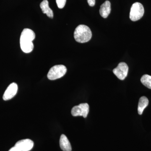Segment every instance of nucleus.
Here are the masks:
<instances>
[{
    "instance_id": "3",
    "label": "nucleus",
    "mask_w": 151,
    "mask_h": 151,
    "mask_svg": "<svg viewBox=\"0 0 151 151\" xmlns=\"http://www.w3.org/2000/svg\"><path fill=\"white\" fill-rule=\"evenodd\" d=\"M67 72L65 65H58L53 66L50 69L47 76L49 79L54 80L61 78Z\"/></svg>"
},
{
    "instance_id": "12",
    "label": "nucleus",
    "mask_w": 151,
    "mask_h": 151,
    "mask_svg": "<svg viewBox=\"0 0 151 151\" xmlns=\"http://www.w3.org/2000/svg\"><path fill=\"white\" fill-rule=\"evenodd\" d=\"M149 100L147 97L143 96L140 98L138 106V112L139 115H142L145 108L148 105Z\"/></svg>"
},
{
    "instance_id": "1",
    "label": "nucleus",
    "mask_w": 151,
    "mask_h": 151,
    "mask_svg": "<svg viewBox=\"0 0 151 151\" xmlns=\"http://www.w3.org/2000/svg\"><path fill=\"white\" fill-rule=\"evenodd\" d=\"M35 37V35L32 30L24 29L22 32L20 39L21 48L25 53H29L32 51L34 44L32 41Z\"/></svg>"
},
{
    "instance_id": "2",
    "label": "nucleus",
    "mask_w": 151,
    "mask_h": 151,
    "mask_svg": "<svg viewBox=\"0 0 151 151\" xmlns=\"http://www.w3.org/2000/svg\"><path fill=\"white\" fill-rule=\"evenodd\" d=\"M92 37L91 29L87 26L81 24L76 27L74 32L76 41L79 43H85L89 41Z\"/></svg>"
},
{
    "instance_id": "6",
    "label": "nucleus",
    "mask_w": 151,
    "mask_h": 151,
    "mask_svg": "<svg viewBox=\"0 0 151 151\" xmlns=\"http://www.w3.org/2000/svg\"><path fill=\"white\" fill-rule=\"evenodd\" d=\"M129 71V67L127 63H120L118 66L113 70L114 74L121 80H124L127 77Z\"/></svg>"
},
{
    "instance_id": "5",
    "label": "nucleus",
    "mask_w": 151,
    "mask_h": 151,
    "mask_svg": "<svg viewBox=\"0 0 151 151\" xmlns=\"http://www.w3.org/2000/svg\"><path fill=\"white\" fill-rule=\"evenodd\" d=\"M89 105L87 103H81L72 108L71 113L73 116H82L86 118L89 112Z\"/></svg>"
},
{
    "instance_id": "15",
    "label": "nucleus",
    "mask_w": 151,
    "mask_h": 151,
    "mask_svg": "<svg viewBox=\"0 0 151 151\" xmlns=\"http://www.w3.org/2000/svg\"><path fill=\"white\" fill-rule=\"evenodd\" d=\"M87 2L90 6H94L95 4V0H87Z\"/></svg>"
},
{
    "instance_id": "14",
    "label": "nucleus",
    "mask_w": 151,
    "mask_h": 151,
    "mask_svg": "<svg viewBox=\"0 0 151 151\" xmlns=\"http://www.w3.org/2000/svg\"><path fill=\"white\" fill-rule=\"evenodd\" d=\"M66 0H56L57 5L58 8L63 9L65 6Z\"/></svg>"
},
{
    "instance_id": "11",
    "label": "nucleus",
    "mask_w": 151,
    "mask_h": 151,
    "mask_svg": "<svg viewBox=\"0 0 151 151\" xmlns=\"http://www.w3.org/2000/svg\"><path fill=\"white\" fill-rule=\"evenodd\" d=\"M40 7L43 14H46L47 16L50 18H53V11L49 6L47 0H44L40 4Z\"/></svg>"
},
{
    "instance_id": "4",
    "label": "nucleus",
    "mask_w": 151,
    "mask_h": 151,
    "mask_svg": "<svg viewBox=\"0 0 151 151\" xmlns=\"http://www.w3.org/2000/svg\"><path fill=\"white\" fill-rule=\"evenodd\" d=\"M144 13L145 10L142 4L139 2L134 3L131 8L130 19L132 21H137L142 17Z\"/></svg>"
},
{
    "instance_id": "8",
    "label": "nucleus",
    "mask_w": 151,
    "mask_h": 151,
    "mask_svg": "<svg viewBox=\"0 0 151 151\" xmlns=\"http://www.w3.org/2000/svg\"><path fill=\"white\" fill-rule=\"evenodd\" d=\"M15 146L21 151H29L33 147L34 142L29 139H25L17 142Z\"/></svg>"
},
{
    "instance_id": "10",
    "label": "nucleus",
    "mask_w": 151,
    "mask_h": 151,
    "mask_svg": "<svg viewBox=\"0 0 151 151\" xmlns=\"http://www.w3.org/2000/svg\"><path fill=\"white\" fill-rule=\"evenodd\" d=\"M60 147L63 151H71V145L66 136L62 134L60 136L59 141Z\"/></svg>"
},
{
    "instance_id": "9",
    "label": "nucleus",
    "mask_w": 151,
    "mask_h": 151,
    "mask_svg": "<svg viewBox=\"0 0 151 151\" xmlns=\"http://www.w3.org/2000/svg\"><path fill=\"white\" fill-rule=\"evenodd\" d=\"M111 3L109 1H105V2L100 6V15L104 18H106L111 13Z\"/></svg>"
},
{
    "instance_id": "16",
    "label": "nucleus",
    "mask_w": 151,
    "mask_h": 151,
    "mask_svg": "<svg viewBox=\"0 0 151 151\" xmlns=\"http://www.w3.org/2000/svg\"><path fill=\"white\" fill-rule=\"evenodd\" d=\"M9 151H21L18 148L14 146V147L11 148Z\"/></svg>"
},
{
    "instance_id": "7",
    "label": "nucleus",
    "mask_w": 151,
    "mask_h": 151,
    "mask_svg": "<svg viewBox=\"0 0 151 151\" xmlns=\"http://www.w3.org/2000/svg\"><path fill=\"white\" fill-rule=\"evenodd\" d=\"M17 84L15 83H12L9 85L3 95V98L4 100H11L13 98L17 92Z\"/></svg>"
},
{
    "instance_id": "13",
    "label": "nucleus",
    "mask_w": 151,
    "mask_h": 151,
    "mask_svg": "<svg viewBox=\"0 0 151 151\" xmlns=\"http://www.w3.org/2000/svg\"><path fill=\"white\" fill-rule=\"evenodd\" d=\"M141 81L142 84L145 85L149 89H151V76L145 74L142 76L141 78Z\"/></svg>"
}]
</instances>
